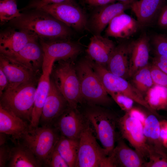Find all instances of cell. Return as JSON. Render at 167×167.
<instances>
[{"instance_id":"f546056e","label":"cell","mask_w":167,"mask_h":167,"mask_svg":"<svg viewBox=\"0 0 167 167\" xmlns=\"http://www.w3.org/2000/svg\"><path fill=\"white\" fill-rule=\"evenodd\" d=\"M155 91L149 90L146 95L145 99L153 110L164 109L167 105V88L154 85L153 87Z\"/></svg>"},{"instance_id":"ee69618b","label":"cell","mask_w":167,"mask_h":167,"mask_svg":"<svg viewBox=\"0 0 167 167\" xmlns=\"http://www.w3.org/2000/svg\"><path fill=\"white\" fill-rule=\"evenodd\" d=\"M66 0H39L32 4L31 6L34 8L49 4L57 3Z\"/></svg>"},{"instance_id":"8d00e7d4","label":"cell","mask_w":167,"mask_h":167,"mask_svg":"<svg viewBox=\"0 0 167 167\" xmlns=\"http://www.w3.org/2000/svg\"><path fill=\"white\" fill-rule=\"evenodd\" d=\"M11 148L6 144L0 146V167H6L11 156Z\"/></svg>"},{"instance_id":"d4e9b609","label":"cell","mask_w":167,"mask_h":167,"mask_svg":"<svg viewBox=\"0 0 167 167\" xmlns=\"http://www.w3.org/2000/svg\"><path fill=\"white\" fill-rule=\"evenodd\" d=\"M129 44L122 42L116 45L106 67L112 73L126 79H129Z\"/></svg>"},{"instance_id":"f6af8a7d","label":"cell","mask_w":167,"mask_h":167,"mask_svg":"<svg viewBox=\"0 0 167 167\" xmlns=\"http://www.w3.org/2000/svg\"><path fill=\"white\" fill-rule=\"evenodd\" d=\"M7 135L4 133L0 132V146L6 144Z\"/></svg>"},{"instance_id":"2e32d148","label":"cell","mask_w":167,"mask_h":167,"mask_svg":"<svg viewBox=\"0 0 167 167\" xmlns=\"http://www.w3.org/2000/svg\"><path fill=\"white\" fill-rule=\"evenodd\" d=\"M108 156L113 167H144L145 159L135 149L129 147L122 138Z\"/></svg>"},{"instance_id":"cb8c5ba5","label":"cell","mask_w":167,"mask_h":167,"mask_svg":"<svg viewBox=\"0 0 167 167\" xmlns=\"http://www.w3.org/2000/svg\"><path fill=\"white\" fill-rule=\"evenodd\" d=\"M165 0H139L133 2L130 8L140 27L147 26L158 17Z\"/></svg>"},{"instance_id":"7402d4cb","label":"cell","mask_w":167,"mask_h":167,"mask_svg":"<svg viewBox=\"0 0 167 167\" xmlns=\"http://www.w3.org/2000/svg\"><path fill=\"white\" fill-rule=\"evenodd\" d=\"M140 27L137 20L123 12L110 22L105 30V34L108 37L126 39L135 33Z\"/></svg>"},{"instance_id":"f35d334b","label":"cell","mask_w":167,"mask_h":167,"mask_svg":"<svg viewBox=\"0 0 167 167\" xmlns=\"http://www.w3.org/2000/svg\"><path fill=\"white\" fill-rule=\"evenodd\" d=\"M157 24L160 27L167 29V5L162 8L157 17Z\"/></svg>"},{"instance_id":"d590c367","label":"cell","mask_w":167,"mask_h":167,"mask_svg":"<svg viewBox=\"0 0 167 167\" xmlns=\"http://www.w3.org/2000/svg\"><path fill=\"white\" fill-rule=\"evenodd\" d=\"M46 167H69L67 163L55 148L50 156Z\"/></svg>"},{"instance_id":"1f68e13d","label":"cell","mask_w":167,"mask_h":167,"mask_svg":"<svg viewBox=\"0 0 167 167\" xmlns=\"http://www.w3.org/2000/svg\"><path fill=\"white\" fill-rule=\"evenodd\" d=\"M152 44L155 54L167 57V35H155L152 39Z\"/></svg>"},{"instance_id":"52a82bcc","label":"cell","mask_w":167,"mask_h":167,"mask_svg":"<svg viewBox=\"0 0 167 167\" xmlns=\"http://www.w3.org/2000/svg\"><path fill=\"white\" fill-rule=\"evenodd\" d=\"M75 167H113L104 149L98 143L88 122L79 139L78 155Z\"/></svg>"},{"instance_id":"5b68a950","label":"cell","mask_w":167,"mask_h":167,"mask_svg":"<svg viewBox=\"0 0 167 167\" xmlns=\"http://www.w3.org/2000/svg\"><path fill=\"white\" fill-rule=\"evenodd\" d=\"M53 67L51 74L57 88L67 101L69 106L77 108L83 101L75 66L71 60H59Z\"/></svg>"},{"instance_id":"4316f807","label":"cell","mask_w":167,"mask_h":167,"mask_svg":"<svg viewBox=\"0 0 167 167\" xmlns=\"http://www.w3.org/2000/svg\"><path fill=\"white\" fill-rule=\"evenodd\" d=\"M8 166L10 167H40L41 163L32 151L22 143L11 148Z\"/></svg>"},{"instance_id":"e575fe53","label":"cell","mask_w":167,"mask_h":167,"mask_svg":"<svg viewBox=\"0 0 167 167\" xmlns=\"http://www.w3.org/2000/svg\"><path fill=\"white\" fill-rule=\"evenodd\" d=\"M150 70L155 85L167 88V74L152 63L150 64Z\"/></svg>"},{"instance_id":"8fae6325","label":"cell","mask_w":167,"mask_h":167,"mask_svg":"<svg viewBox=\"0 0 167 167\" xmlns=\"http://www.w3.org/2000/svg\"><path fill=\"white\" fill-rule=\"evenodd\" d=\"M122 137L145 159L148 158V152L144 134L143 124L140 121L128 112L118 118L117 122Z\"/></svg>"},{"instance_id":"83f0119b","label":"cell","mask_w":167,"mask_h":167,"mask_svg":"<svg viewBox=\"0 0 167 167\" xmlns=\"http://www.w3.org/2000/svg\"><path fill=\"white\" fill-rule=\"evenodd\" d=\"M79 139H73L60 135L55 148L69 167L75 166L79 148Z\"/></svg>"},{"instance_id":"30bf717a","label":"cell","mask_w":167,"mask_h":167,"mask_svg":"<svg viewBox=\"0 0 167 167\" xmlns=\"http://www.w3.org/2000/svg\"><path fill=\"white\" fill-rule=\"evenodd\" d=\"M40 39L44 54L43 62L54 63L59 60H73L81 53V45L70 39Z\"/></svg>"},{"instance_id":"603a6c76","label":"cell","mask_w":167,"mask_h":167,"mask_svg":"<svg viewBox=\"0 0 167 167\" xmlns=\"http://www.w3.org/2000/svg\"><path fill=\"white\" fill-rule=\"evenodd\" d=\"M0 68L5 73L8 80L9 84L7 87H15L36 79V73L1 54H0Z\"/></svg>"},{"instance_id":"f1b7e54d","label":"cell","mask_w":167,"mask_h":167,"mask_svg":"<svg viewBox=\"0 0 167 167\" xmlns=\"http://www.w3.org/2000/svg\"><path fill=\"white\" fill-rule=\"evenodd\" d=\"M131 83L144 96L155 85L151 76L150 64L137 71L130 78Z\"/></svg>"},{"instance_id":"d6a6232c","label":"cell","mask_w":167,"mask_h":167,"mask_svg":"<svg viewBox=\"0 0 167 167\" xmlns=\"http://www.w3.org/2000/svg\"><path fill=\"white\" fill-rule=\"evenodd\" d=\"M148 161L144 167H167V154L163 155L156 152L149 151Z\"/></svg>"},{"instance_id":"ba28073f","label":"cell","mask_w":167,"mask_h":167,"mask_svg":"<svg viewBox=\"0 0 167 167\" xmlns=\"http://www.w3.org/2000/svg\"><path fill=\"white\" fill-rule=\"evenodd\" d=\"M93 69L108 94L118 92L122 94L143 106L149 112L159 117L156 111L152 109L143 95L130 82L109 71L105 67L95 64Z\"/></svg>"},{"instance_id":"7a4b0ae2","label":"cell","mask_w":167,"mask_h":167,"mask_svg":"<svg viewBox=\"0 0 167 167\" xmlns=\"http://www.w3.org/2000/svg\"><path fill=\"white\" fill-rule=\"evenodd\" d=\"M83 115L108 156L115 147L118 118L110 110L96 105H89Z\"/></svg>"},{"instance_id":"9a60e30c","label":"cell","mask_w":167,"mask_h":167,"mask_svg":"<svg viewBox=\"0 0 167 167\" xmlns=\"http://www.w3.org/2000/svg\"><path fill=\"white\" fill-rule=\"evenodd\" d=\"M54 64H43L42 73L38 81L29 129L38 126L42 109L48 94L50 76Z\"/></svg>"},{"instance_id":"277c9868","label":"cell","mask_w":167,"mask_h":167,"mask_svg":"<svg viewBox=\"0 0 167 167\" xmlns=\"http://www.w3.org/2000/svg\"><path fill=\"white\" fill-rule=\"evenodd\" d=\"M83 101L88 105L106 106L113 99L106 91L95 72L92 60L88 56L81 60L75 66Z\"/></svg>"},{"instance_id":"484cf974","label":"cell","mask_w":167,"mask_h":167,"mask_svg":"<svg viewBox=\"0 0 167 167\" xmlns=\"http://www.w3.org/2000/svg\"><path fill=\"white\" fill-rule=\"evenodd\" d=\"M156 115L151 113L147 116L143 125V132L148 151L163 155L167 154V150L163 146L160 137V121Z\"/></svg>"},{"instance_id":"b9f144b4","label":"cell","mask_w":167,"mask_h":167,"mask_svg":"<svg viewBox=\"0 0 167 167\" xmlns=\"http://www.w3.org/2000/svg\"><path fill=\"white\" fill-rule=\"evenodd\" d=\"M128 113L131 116L140 121L143 125L147 116L143 112L138 109L133 107Z\"/></svg>"},{"instance_id":"44dd1931","label":"cell","mask_w":167,"mask_h":167,"mask_svg":"<svg viewBox=\"0 0 167 167\" xmlns=\"http://www.w3.org/2000/svg\"><path fill=\"white\" fill-rule=\"evenodd\" d=\"M29 129V123L0 105V132L11 136L13 142L21 140Z\"/></svg>"},{"instance_id":"ab89813d","label":"cell","mask_w":167,"mask_h":167,"mask_svg":"<svg viewBox=\"0 0 167 167\" xmlns=\"http://www.w3.org/2000/svg\"><path fill=\"white\" fill-rule=\"evenodd\" d=\"M160 137L162 144L167 150V120L160 121Z\"/></svg>"},{"instance_id":"3957f363","label":"cell","mask_w":167,"mask_h":167,"mask_svg":"<svg viewBox=\"0 0 167 167\" xmlns=\"http://www.w3.org/2000/svg\"><path fill=\"white\" fill-rule=\"evenodd\" d=\"M36 79L7 87L0 95V105L29 123L37 86Z\"/></svg>"},{"instance_id":"7dc6e473","label":"cell","mask_w":167,"mask_h":167,"mask_svg":"<svg viewBox=\"0 0 167 167\" xmlns=\"http://www.w3.org/2000/svg\"><path fill=\"white\" fill-rule=\"evenodd\" d=\"M164 109L167 111V105L166 106Z\"/></svg>"},{"instance_id":"836d02e7","label":"cell","mask_w":167,"mask_h":167,"mask_svg":"<svg viewBox=\"0 0 167 167\" xmlns=\"http://www.w3.org/2000/svg\"><path fill=\"white\" fill-rule=\"evenodd\" d=\"M120 108L125 113L129 112L133 108L134 101L129 97L119 93L109 94Z\"/></svg>"},{"instance_id":"60d3db41","label":"cell","mask_w":167,"mask_h":167,"mask_svg":"<svg viewBox=\"0 0 167 167\" xmlns=\"http://www.w3.org/2000/svg\"><path fill=\"white\" fill-rule=\"evenodd\" d=\"M116 0H85L89 6L99 7L115 2Z\"/></svg>"},{"instance_id":"4fadbf2b","label":"cell","mask_w":167,"mask_h":167,"mask_svg":"<svg viewBox=\"0 0 167 167\" xmlns=\"http://www.w3.org/2000/svg\"><path fill=\"white\" fill-rule=\"evenodd\" d=\"M69 107L68 104L50 79L49 92L44 104L39 124L42 126H53L58 118Z\"/></svg>"},{"instance_id":"5bb4252c","label":"cell","mask_w":167,"mask_h":167,"mask_svg":"<svg viewBox=\"0 0 167 167\" xmlns=\"http://www.w3.org/2000/svg\"><path fill=\"white\" fill-rule=\"evenodd\" d=\"M37 40L36 39L29 41L18 52L5 55L36 73L40 68H42L44 59L43 49Z\"/></svg>"},{"instance_id":"6da1fadb","label":"cell","mask_w":167,"mask_h":167,"mask_svg":"<svg viewBox=\"0 0 167 167\" xmlns=\"http://www.w3.org/2000/svg\"><path fill=\"white\" fill-rule=\"evenodd\" d=\"M36 10L22 14L11 21L12 23L19 30L31 33L39 39H70L73 33L71 28L49 14Z\"/></svg>"},{"instance_id":"e0dca14e","label":"cell","mask_w":167,"mask_h":167,"mask_svg":"<svg viewBox=\"0 0 167 167\" xmlns=\"http://www.w3.org/2000/svg\"><path fill=\"white\" fill-rule=\"evenodd\" d=\"M131 5L118 2L98 7L93 13L90 21V28L94 34L101 35L112 20L118 15L130 8Z\"/></svg>"},{"instance_id":"7bdbcfd3","label":"cell","mask_w":167,"mask_h":167,"mask_svg":"<svg viewBox=\"0 0 167 167\" xmlns=\"http://www.w3.org/2000/svg\"><path fill=\"white\" fill-rule=\"evenodd\" d=\"M8 84L9 82L6 76L0 68V95L7 88Z\"/></svg>"},{"instance_id":"ac0fdd59","label":"cell","mask_w":167,"mask_h":167,"mask_svg":"<svg viewBox=\"0 0 167 167\" xmlns=\"http://www.w3.org/2000/svg\"><path fill=\"white\" fill-rule=\"evenodd\" d=\"M149 39L145 33L129 43V79L138 70L149 63Z\"/></svg>"},{"instance_id":"4dcf8cb0","label":"cell","mask_w":167,"mask_h":167,"mask_svg":"<svg viewBox=\"0 0 167 167\" xmlns=\"http://www.w3.org/2000/svg\"><path fill=\"white\" fill-rule=\"evenodd\" d=\"M22 14L18 10L15 0H1L0 20L3 24L20 16Z\"/></svg>"},{"instance_id":"74e56055","label":"cell","mask_w":167,"mask_h":167,"mask_svg":"<svg viewBox=\"0 0 167 167\" xmlns=\"http://www.w3.org/2000/svg\"><path fill=\"white\" fill-rule=\"evenodd\" d=\"M152 63L167 74V57L155 54L153 58Z\"/></svg>"},{"instance_id":"7c38bea8","label":"cell","mask_w":167,"mask_h":167,"mask_svg":"<svg viewBox=\"0 0 167 167\" xmlns=\"http://www.w3.org/2000/svg\"><path fill=\"white\" fill-rule=\"evenodd\" d=\"M88 122L77 108L69 106L54 122L53 126L61 135L73 139H79Z\"/></svg>"},{"instance_id":"d6986e66","label":"cell","mask_w":167,"mask_h":167,"mask_svg":"<svg viewBox=\"0 0 167 167\" xmlns=\"http://www.w3.org/2000/svg\"><path fill=\"white\" fill-rule=\"evenodd\" d=\"M36 35L23 30L10 29L0 34V52L8 55L18 52L28 42L38 39Z\"/></svg>"},{"instance_id":"bcb514c9","label":"cell","mask_w":167,"mask_h":167,"mask_svg":"<svg viewBox=\"0 0 167 167\" xmlns=\"http://www.w3.org/2000/svg\"><path fill=\"white\" fill-rule=\"evenodd\" d=\"M119 2H122L131 4L136 0H116Z\"/></svg>"},{"instance_id":"8992f818","label":"cell","mask_w":167,"mask_h":167,"mask_svg":"<svg viewBox=\"0 0 167 167\" xmlns=\"http://www.w3.org/2000/svg\"><path fill=\"white\" fill-rule=\"evenodd\" d=\"M53 126H42L29 129L22 137V143L33 152L42 165L47 162L60 138Z\"/></svg>"},{"instance_id":"ffe728a7","label":"cell","mask_w":167,"mask_h":167,"mask_svg":"<svg viewBox=\"0 0 167 167\" xmlns=\"http://www.w3.org/2000/svg\"><path fill=\"white\" fill-rule=\"evenodd\" d=\"M116 46L108 37L94 34L86 49L87 56L96 63L106 67Z\"/></svg>"},{"instance_id":"9c48e42d","label":"cell","mask_w":167,"mask_h":167,"mask_svg":"<svg viewBox=\"0 0 167 167\" xmlns=\"http://www.w3.org/2000/svg\"><path fill=\"white\" fill-rule=\"evenodd\" d=\"M35 8L49 14L76 31H82L87 28L88 22L86 15L73 0H66Z\"/></svg>"}]
</instances>
